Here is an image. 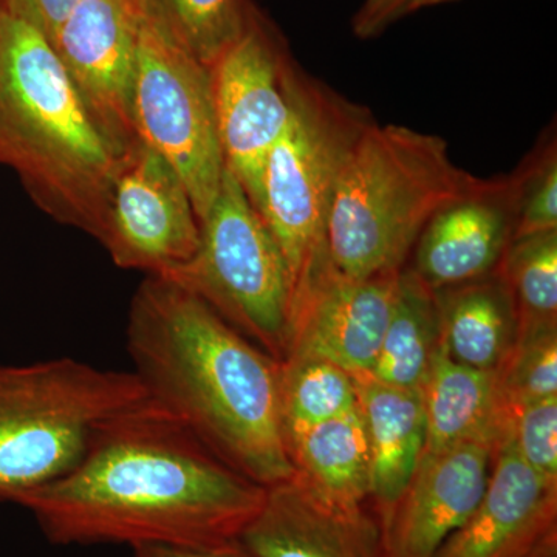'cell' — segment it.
I'll list each match as a JSON object with an SVG mask.
<instances>
[{
	"label": "cell",
	"mask_w": 557,
	"mask_h": 557,
	"mask_svg": "<svg viewBox=\"0 0 557 557\" xmlns=\"http://www.w3.org/2000/svg\"><path fill=\"white\" fill-rule=\"evenodd\" d=\"M557 528V483L536 474L509 434L478 509L435 557H525Z\"/></svg>",
	"instance_id": "2e32d148"
},
{
	"label": "cell",
	"mask_w": 557,
	"mask_h": 557,
	"mask_svg": "<svg viewBox=\"0 0 557 557\" xmlns=\"http://www.w3.org/2000/svg\"><path fill=\"white\" fill-rule=\"evenodd\" d=\"M160 277L203 300L278 362L287 355L295 299L292 273L273 233L228 168L201 219L196 255Z\"/></svg>",
	"instance_id": "52a82bcc"
},
{
	"label": "cell",
	"mask_w": 557,
	"mask_h": 557,
	"mask_svg": "<svg viewBox=\"0 0 557 557\" xmlns=\"http://www.w3.org/2000/svg\"><path fill=\"white\" fill-rule=\"evenodd\" d=\"M440 347V318L434 289L403 267L379 359L370 379L399 388H421Z\"/></svg>",
	"instance_id": "44dd1931"
},
{
	"label": "cell",
	"mask_w": 557,
	"mask_h": 557,
	"mask_svg": "<svg viewBox=\"0 0 557 557\" xmlns=\"http://www.w3.org/2000/svg\"><path fill=\"white\" fill-rule=\"evenodd\" d=\"M295 478L336 507L369 505L370 456L359 408L287 435Z\"/></svg>",
	"instance_id": "ffe728a7"
},
{
	"label": "cell",
	"mask_w": 557,
	"mask_h": 557,
	"mask_svg": "<svg viewBox=\"0 0 557 557\" xmlns=\"http://www.w3.org/2000/svg\"><path fill=\"white\" fill-rule=\"evenodd\" d=\"M127 351L150 399L258 485L295 478L281 409V362L208 304L148 276L132 299Z\"/></svg>",
	"instance_id": "7a4b0ae2"
},
{
	"label": "cell",
	"mask_w": 557,
	"mask_h": 557,
	"mask_svg": "<svg viewBox=\"0 0 557 557\" xmlns=\"http://www.w3.org/2000/svg\"><path fill=\"white\" fill-rule=\"evenodd\" d=\"M426 416V450L467 442L500 445L508 434L509 410L497 372L469 368L438 347L421 386Z\"/></svg>",
	"instance_id": "ac0fdd59"
},
{
	"label": "cell",
	"mask_w": 557,
	"mask_h": 557,
	"mask_svg": "<svg viewBox=\"0 0 557 557\" xmlns=\"http://www.w3.org/2000/svg\"><path fill=\"white\" fill-rule=\"evenodd\" d=\"M449 2H456V0H429L428 9H429V7L443 5V3H449Z\"/></svg>",
	"instance_id": "1f68e13d"
},
{
	"label": "cell",
	"mask_w": 557,
	"mask_h": 557,
	"mask_svg": "<svg viewBox=\"0 0 557 557\" xmlns=\"http://www.w3.org/2000/svg\"><path fill=\"white\" fill-rule=\"evenodd\" d=\"M397 273L348 278L325 263L293 299L287 355L325 359L354 376L370 375L394 302Z\"/></svg>",
	"instance_id": "7c38bea8"
},
{
	"label": "cell",
	"mask_w": 557,
	"mask_h": 557,
	"mask_svg": "<svg viewBox=\"0 0 557 557\" xmlns=\"http://www.w3.org/2000/svg\"><path fill=\"white\" fill-rule=\"evenodd\" d=\"M78 2L79 0H0V10L36 28L51 42L62 22L67 20Z\"/></svg>",
	"instance_id": "f1b7e54d"
},
{
	"label": "cell",
	"mask_w": 557,
	"mask_h": 557,
	"mask_svg": "<svg viewBox=\"0 0 557 557\" xmlns=\"http://www.w3.org/2000/svg\"><path fill=\"white\" fill-rule=\"evenodd\" d=\"M100 244L124 270L164 276L196 255L200 219L170 161L141 139L121 156Z\"/></svg>",
	"instance_id": "30bf717a"
},
{
	"label": "cell",
	"mask_w": 557,
	"mask_h": 557,
	"mask_svg": "<svg viewBox=\"0 0 557 557\" xmlns=\"http://www.w3.org/2000/svg\"><path fill=\"white\" fill-rule=\"evenodd\" d=\"M516 215L515 174L480 178L429 219L408 269L434 292L490 276L515 239Z\"/></svg>",
	"instance_id": "4fadbf2b"
},
{
	"label": "cell",
	"mask_w": 557,
	"mask_h": 557,
	"mask_svg": "<svg viewBox=\"0 0 557 557\" xmlns=\"http://www.w3.org/2000/svg\"><path fill=\"white\" fill-rule=\"evenodd\" d=\"M518 189L515 239L557 230V143L549 126L512 172Z\"/></svg>",
	"instance_id": "484cf974"
},
{
	"label": "cell",
	"mask_w": 557,
	"mask_h": 557,
	"mask_svg": "<svg viewBox=\"0 0 557 557\" xmlns=\"http://www.w3.org/2000/svg\"><path fill=\"white\" fill-rule=\"evenodd\" d=\"M479 180L454 163L442 137L373 121L330 205L325 251L333 270L348 278L397 273L429 219Z\"/></svg>",
	"instance_id": "277c9868"
},
{
	"label": "cell",
	"mask_w": 557,
	"mask_h": 557,
	"mask_svg": "<svg viewBox=\"0 0 557 557\" xmlns=\"http://www.w3.org/2000/svg\"><path fill=\"white\" fill-rule=\"evenodd\" d=\"M497 379L509 416L531 403L557 398V327L520 330Z\"/></svg>",
	"instance_id": "d4e9b609"
},
{
	"label": "cell",
	"mask_w": 557,
	"mask_h": 557,
	"mask_svg": "<svg viewBox=\"0 0 557 557\" xmlns=\"http://www.w3.org/2000/svg\"><path fill=\"white\" fill-rule=\"evenodd\" d=\"M237 541L252 557H391L370 505L336 507L296 478L267 487Z\"/></svg>",
	"instance_id": "9a60e30c"
},
{
	"label": "cell",
	"mask_w": 557,
	"mask_h": 557,
	"mask_svg": "<svg viewBox=\"0 0 557 557\" xmlns=\"http://www.w3.org/2000/svg\"><path fill=\"white\" fill-rule=\"evenodd\" d=\"M287 44L258 9L247 30L211 69L226 168L259 208L263 170L292 115Z\"/></svg>",
	"instance_id": "9c48e42d"
},
{
	"label": "cell",
	"mask_w": 557,
	"mask_h": 557,
	"mask_svg": "<svg viewBox=\"0 0 557 557\" xmlns=\"http://www.w3.org/2000/svg\"><path fill=\"white\" fill-rule=\"evenodd\" d=\"M135 557H252L239 541L208 548L138 547Z\"/></svg>",
	"instance_id": "f546056e"
},
{
	"label": "cell",
	"mask_w": 557,
	"mask_h": 557,
	"mask_svg": "<svg viewBox=\"0 0 557 557\" xmlns=\"http://www.w3.org/2000/svg\"><path fill=\"white\" fill-rule=\"evenodd\" d=\"M508 434L528 467L557 483V398L512 410Z\"/></svg>",
	"instance_id": "4316f807"
},
{
	"label": "cell",
	"mask_w": 557,
	"mask_h": 557,
	"mask_svg": "<svg viewBox=\"0 0 557 557\" xmlns=\"http://www.w3.org/2000/svg\"><path fill=\"white\" fill-rule=\"evenodd\" d=\"M429 0H364L351 21V30L359 39L379 38L392 24L428 9Z\"/></svg>",
	"instance_id": "83f0119b"
},
{
	"label": "cell",
	"mask_w": 557,
	"mask_h": 557,
	"mask_svg": "<svg viewBox=\"0 0 557 557\" xmlns=\"http://www.w3.org/2000/svg\"><path fill=\"white\" fill-rule=\"evenodd\" d=\"M355 381L368 435L369 505L384 528L426 450L423 395L421 388L387 386L368 375Z\"/></svg>",
	"instance_id": "e0dca14e"
},
{
	"label": "cell",
	"mask_w": 557,
	"mask_h": 557,
	"mask_svg": "<svg viewBox=\"0 0 557 557\" xmlns=\"http://www.w3.org/2000/svg\"><path fill=\"white\" fill-rule=\"evenodd\" d=\"M525 557H557V528L549 531Z\"/></svg>",
	"instance_id": "4dcf8cb0"
},
{
	"label": "cell",
	"mask_w": 557,
	"mask_h": 557,
	"mask_svg": "<svg viewBox=\"0 0 557 557\" xmlns=\"http://www.w3.org/2000/svg\"><path fill=\"white\" fill-rule=\"evenodd\" d=\"M146 398L134 372L78 359L0 366V502L21 505L64 478L100 424Z\"/></svg>",
	"instance_id": "5b68a950"
},
{
	"label": "cell",
	"mask_w": 557,
	"mask_h": 557,
	"mask_svg": "<svg viewBox=\"0 0 557 557\" xmlns=\"http://www.w3.org/2000/svg\"><path fill=\"white\" fill-rule=\"evenodd\" d=\"M440 346L454 361L497 372L518 339L511 289L500 269L478 281L435 292Z\"/></svg>",
	"instance_id": "d6986e66"
},
{
	"label": "cell",
	"mask_w": 557,
	"mask_h": 557,
	"mask_svg": "<svg viewBox=\"0 0 557 557\" xmlns=\"http://www.w3.org/2000/svg\"><path fill=\"white\" fill-rule=\"evenodd\" d=\"M265 496L148 397L100 424L79 463L21 505L54 545L208 548L237 541Z\"/></svg>",
	"instance_id": "6da1fadb"
},
{
	"label": "cell",
	"mask_w": 557,
	"mask_h": 557,
	"mask_svg": "<svg viewBox=\"0 0 557 557\" xmlns=\"http://www.w3.org/2000/svg\"><path fill=\"white\" fill-rule=\"evenodd\" d=\"M146 0H79L51 39L73 86L110 141H137L132 97Z\"/></svg>",
	"instance_id": "8fae6325"
},
{
	"label": "cell",
	"mask_w": 557,
	"mask_h": 557,
	"mask_svg": "<svg viewBox=\"0 0 557 557\" xmlns=\"http://www.w3.org/2000/svg\"><path fill=\"white\" fill-rule=\"evenodd\" d=\"M498 445L467 442L424 453L384 525L391 557H435L478 509Z\"/></svg>",
	"instance_id": "5bb4252c"
},
{
	"label": "cell",
	"mask_w": 557,
	"mask_h": 557,
	"mask_svg": "<svg viewBox=\"0 0 557 557\" xmlns=\"http://www.w3.org/2000/svg\"><path fill=\"white\" fill-rule=\"evenodd\" d=\"M123 153L50 40L0 10V164L51 219L100 240Z\"/></svg>",
	"instance_id": "3957f363"
},
{
	"label": "cell",
	"mask_w": 557,
	"mask_h": 557,
	"mask_svg": "<svg viewBox=\"0 0 557 557\" xmlns=\"http://www.w3.org/2000/svg\"><path fill=\"white\" fill-rule=\"evenodd\" d=\"M146 3L172 38L209 69L239 40L258 11L252 0H146Z\"/></svg>",
	"instance_id": "603a6c76"
},
{
	"label": "cell",
	"mask_w": 557,
	"mask_h": 557,
	"mask_svg": "<svg viewBox=\"0 0 557 557\" xmlns=\"http://www.w3.org/2000/svg\"><path fill=\"white\" fill-rule=\"evenodd\" d=\"M358 408L357 381L325 359L289 357L281 361V409L285 440L293 432L346 416Z\"/></svg>",
	"instance_id": "7402d4cb"
},
{
	"label": "cell",
	"mask_w": 557,
	"mask_h": 557,
	"mask_svg": "<svg viewBox=\"0 0 557 557\" xmlns=\"http://www.w3.org/2000/svg\"><path fill=\"white\" fill-rule=\"evenodd\" d=\"M132 115L137 137L170 161L185 182L201 222L226 170L211 70L172 38L148 3L139 35Z\"/></svg>",
	"instance_id": "ba28073f"
},
{
	"label": "cell",
	"mask_w": 557,
	"mask_h": 557,
	"mask_svg": "<svg viewBox=\"0 0 557 557\" xmlns=\"http://www.w3.org/2000/svg\"><path fill=\"white\" fill-rule=\"evenodd\" d=\"M520 330L557 327V230L516 239L500 265Z\"/></svg>",
	"instance_id": "cb8c5ba5"
},
{
	"label": "cell",
	"mask_w": 557,
	"mask_h": 557,
	"mask_svg": "<svg viewBox=\"0 0 557 557\" xmlns=\"http://www.w3.org/2000/svg\"><path fill=\"white\" fill-rule=\"evenodd\" d=\"M288 89L292 115L267 159L258 212L284 252L296 292L329 260L325 226L333 193L351 150L375 120L295 60Z\"/></svg>",
	"instance_id": "8992f818"
}]
</instances>
